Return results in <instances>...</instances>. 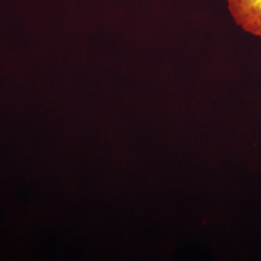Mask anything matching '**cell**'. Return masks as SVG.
Here are the masks:
<instances>
[{"instance_id": "6da1fadb", "label": "cell", "mask_w": 261, "mask_h": 261, "mask_svg": "<svg viewBox=\"0 0 261 261\" xmlns=\"http://www.w3.org/2000/svg\"><path fill=\"white\" fill-rule=\"evenodd\" d=\"M227 4L237 25L261 38V0H227Z\"/></svg>"}]
</instances>
